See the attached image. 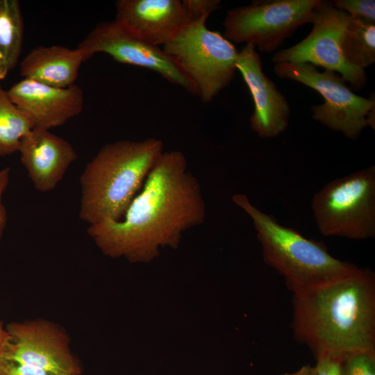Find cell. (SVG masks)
Returning a JSON list of instances; mask_svg holds the SVG:
<instances>
[{
  "instance_id": "obj_1",
  "label": "cell",
  "mask_w": 375,
  "mask_h": 375,
  "mask_svg": "<svg viewBox=\"0 0 375 375\" xmlns=\"http://www.w3.org/2000/svg\"><path fill=\"white\" fill-rule=\"evenodd\" d=\"M206 207L184 154L162 152L122 219L90 225L88 233L101 252L131 262H149L160 247H178L182 233L205 221Z\"/></svg>"
},
{
  "instance_id": "obj_2",
  "label": "cell",
  "mask_w": 375,
  "mask_h": 375,
  "mask_svg": "<svg viewBox=\"0 0 375 375\" xmlns=\"http://www.w3.org/2000/svg\"><path fill=\"white\" fill-rule=\"evenodd\" d=\"M295 338L315 357L375 351V275L358 268L348 277L293 297Z\"/></svg>"
},
{
  "instance_id": "obj_3",
  "label": "cell",
  "mask_w": 375,
  "mask_h": 375,
  "mask_svg": "<svg viewBox=\"0 0 375 375\" xmlns=\"http://www.w3.org/2000/svg\"><path fill=\"white\" fill-rule=\"evenodd\" d=\"M162 152L154 138L104 145L80 177V219L89 226L122 219Z\"/></svg>"
},
{
  "instance_id": "obj_4",
  "label": "cell",
  "mask_w": 375,
  "mask_h": 375,
  "mask_svg": "<svg viewBox=\"0 0 375 375\" xmlns=\"http://www.w3.org/2000/svg\"><path fill=\"white\" fill-rule=\"evenodd\" d=\"M232 200L251 217L264 261L283 277L294 296L313 292L358 269L354 264L334 258L321 242L280 224L253 206L244 194H235Z\"/></svg>"
},
{
  "instance_id": "obj_5",
  "label": "cell",
  "mask_w": 375,
  "mask_h": 375,
  "mask_svg": "<svg viewBox=\"0 0 375 375\" xmlns=\"http://www.w3.org/2000/svg\"><path fill=\"white\" fill-rule=\"evenodd\" d=\"M207 19H191L162 47L206 103L212 101L233 79L239 52L219 32L207 28Z\"/></svg>"
},
{
  "instance_id": "obj_6",
  "label": "cell",
  "mask_w": 375,
  "mask_h": 375,
  "mask_svg": "<svg viewBox=\"0 0 375 375\" xmlns=\"http://www.w3.org/2000/svg\"><path fill=\"white\" fill-rule=\"evenodd\" d=\"M312 210L321 233L353 240L375 236V167L333 180L313 197Z\"/></svg>"
},
{
  "instance_id": "obj_7",
  "label": "cell",
  "mask_w": 375,
  "mask_h": 375,
  "mask_svg": "<svg viewBox=\"0 0 375 375\" xmlns=\"http://www.w3.org/2000/svg\"><path fill=\"white\" fill-rule=\"evenodd\" d=\"M277 76L299 82L318 92L324 103L315 106L312 118L331 130L356 140L365 128L374 129L375 99L356 94L335 72H319L309 62L274 64Z\"/></svg>"
},
{
  "instance_id": "obj_8",
  "label": "cell",
  "mask_w": 375,
  "mask_h": 375,
  "mask_svg": "<svg viewBox=\"0 0 375 375\" xmlns=\"http://www.w3.org/2000/svg\"><path fill=\"white\" fill-rule=\"evenodd\" d=\"M321 0H259L227 10L224 36L235 43L252 44L260 51H276L303 24L311 23Z\"/></svg>"
},
{
  "instance_id": "obj_9",
  "label": "cell",
  "mask_w": 375,
  "mask_h": 375,
  "mask_svg": "<svg viewBox=\"0 0 375 375\" xmlns=\"http://www.w3.org/2000/svg\"><path fill=\"white\" fill-rule=\"evenodd\" d=\"M349 20L347 13L330 1L321 0L313 11L309 35L294 46L276 52L272 61L274 64L309 62L335 72L353 88H361L367 81L365 69L347 62L341 51V41Z\"/></svg>"
},
{
  "instance_id": "obj_10",
  "label": "cell",
  "mask_w": 375,
  "mask_h": 375,
  "mask_svg": "<svg viewBox=\"0 0 375 375\" xmlns=\"http://www.w3.org/2000/svg\"><path fill=\"white\" fill-rule=\"evenodd\" d=\"M87 60L103 53L115 61L137 66L160 74L170 83L197 96L192 83L160 47L138 38L115 19L98 23L78 44Z\"/></svg>"
},
{
  "instance_id": "obj_11",
  "label": "cell",
  "mask_w": 375,
  "mask_h": 375,
  "mask_svg": "<svg viewBox=\"0 0 375 375\" xmlns=\"http://www.w3.org/2000/svg\"><path fill=\"white\" fill-rule=\"evenodd\" d=\"M10 341L2 358L40 368L51 375H81L80 361L72 352L61 327L44 319L11 322Z\"/></svg>"
},
{
  "instance_id": "obj_12",
  "label": "cell",
  "mask_w": 375,
  "mask_h": 375,
  "mask_svg": "<svg viewBox=\"0 0 375 375\" xmlns=\"http://www.w3.org/2000/svg\"><path fill=\"white\" fill-rule=\"evenodd\" d=\"M236 68L252 96L254 110L250 117L252 130L261 138H272L288 126L290 108L274 83L263 72L259 53L252 44L238 52Z\"/></svg>"
},
{
  "instance_id": "obj_13",
  "label": "cell",
  "mask_w": 375,
  "mask_h": 375,
  "mask_svg": "<svg viewBox=\"0 0 375 375\" xmlns=\"http://www.w3.org/2000/svg\"><path fill=\"white\" fill-rule=\"evenodd\" d=\"M7 92L33 128L48 131L79 115L84 104L83 91L76 84L59 88L23 78Z\"/></svg>"
},
{
  "instance_id": "obj_14",
  "label": "cell",
  "mask_w": 375,
  "mask_h": 375,
  "mask_svg": "<svg viewBox=\"0 0 375 375\" xmlns=\"http://www.w3.org/2000/svg\"><path fill=\"white\" fill-rule=\"evenodd\" d=\"M115 21L155 46H165L191 17L181 0H118Z\"/></svg>"
},
{
  "instance_id": "obj_15",
  "label": "cell",
  "mask_w": 375,
  "mask_h": 375,
  "mask_svg": "<svg viewBox=\"0 0 375 375\" xmlns=\"http://www.w3.org/2000/svg\"><path fill=\"white\" fill-rule=\"evenodd\" d=\"M18 152L34 188L41 192L53 190L77 158L68 141L48 130L35 128L23 138Z\"/></svg>"
},
{
  "instance_id": "obj_16",
  "label": "cell",
  "mask_w": 375,
  "mask_h": 375,
  "mask_svg": "<svg viewBox=\"0 0 375 375\" xmlns=\"http://www.w3.org/2000/svg\"><path fill=\"white\" fill-rule=\"evenodd\" d=\"M87 60L78 47L61 45L33 48L20 62V74L51 87L65 88L75 84L80 67Z\"/></svg>"
},
{
  "instance_id": "obj_17",
  "label": "cell",
  "mask_w": 375,
  "mask_h": 375,
  "mask_svg": "<svg viewBox=\"0 0 375 375\" xmlns=\"http://www.w3.org/2000/svg\"><path fill=\"white\" fill-rule=\"evenodd\" d=\"M24 19L18 0H0V81L17 66L24 38Z\"/></svg>"
},
{
  "instance_id": "obj_18",
  "label": "cell",
  "mask_w": 375,
  "mask_h": 375,
  "mask_svg": "<svg viewBox=\"0 0 375 375\" xmlns=\"http://www.w3.org/2000/svg\"><path fill=\"white\" fill-rule=\"evenodd\" d=\"M344 60L351 66L365 69L375 62V24L350 20L341 41Z\"/></svg>"
},
{
  "instance_id": "obj_19",
  "label": "cell",
  "mask_w": 375,
  "mask_h": 375,
  "mask_svg": "<svg viewBox=\"0 0 375 375\" xmlns=\"http://www.w3.org/2000/svg\"><path fill=\"white\" fill-rule=\"evenodd\" d=\"M33 128L32 122L11 101L0 81V157L18 152L23 138Z\"/></svg>"
},
{
  "instance_id": "obj_20",
  "label": "cell",
  "mask_w": 375,
  "mask_h": 375,
  "mask_svg": "<svg viewBox=\"0 0 375 375\" xmlns=\"http://www.w3.org/2000/svg\"><path fill=\"white\" fill-rule=\"evenodd\" d=\"M331 3L353 19L375 24L374 0H334Z\"/></svg>"
},
{
  "instance_id": "obj_21",
  "label": "cell",
  "mask_w": 375,
  "mask_h": 375,
  "mask_svg": "<svg viewBox=\"0 0 375 375\" xmlns=\"http://www.w3.org/2000/svg\"><path fill=\"white\" fill-rule=\"evenodd\" d=\"M344 375H375V351L354 353L345 356Z\"/></svg>"
},
{
  "instance_id": "obj_22",
  "label": "cell",
  "mask_w": 375,
  "mask_h": 375,
  "mask_svg": "<svg viewBox=\"0 0 375 375\" xmlns=\"http://www.w3.org/2000/svg\"><path fill=\"white\" fill-rule=\"evenodd\" d=\"M344 358L331 353L317 356L315 366L317 375H344Z\"/></svg>"
},
{
  "instance_id": "obj_23",
  "label": "cell",
  "mask_w": 375,
  "mask_h": 375,
  "mask_svg": "<svg viewBox=\"0 0 375 375\" xmlns=\"http://www.w3.org/2000/svg\"><path fill=\"white\" fill-rule=\"evenodd\" d=\"M0 375H51L47 372L26 364L0 358Z\"/></svg>"
},
{
  "instance_id": "obj_24",
  "label": "cell",
  "mask_w": 375,
  "mask_h": 375,
  "mask_svg": "<svg viewBox=\"0 0 375 375\" xmlns=\"http://www.w3.org/2000/svg\"><path fill=\"white\" fill-rule=\"evenodd\" d=\"M191 19H199L209 15L217 10L220 4L219 0H183Z\"/></svg>"
},
{
  "instance_id": "obj_25",
  "label": "cell",
  "mask_w": 375,
  "mask_h": 375,
  "mask_svg": "<svg viewBox=\"0 0 375 375\" xmlns=\"http://www.w3.org/2000/svg\"><path fill=\"white\" fill-rule=\"evenodd\" d=\"M10 178V168L8 167L0 169V240L3 237L8 221V215L3 203V195L8 187Z\"/></svg>"
},
{
  "instance_id": "obj_26",
  "label": "cell",
  "mask_w": 375,
  "mask_h": 375,
  "mask_svg": "<svg viewBox=\"0 0 375 375\" xmlns=\"http://www.w3.org/2000/svg\"><path fill=\"white\" fill-rule=\"evenodd\" d=\"M10 334L3 326V322L0 320V358H2L5 349L10 341Z\"/></svg>"
},
{
  "instance_id": "obj_27",
  "label": "cell",
  "mask_w": 375,
  "mask_h": 375,
  "mask_svg": "<svg viewBox=\"0 0 375 375\" xmlns=\"http://www.w3.org/2000/svg\"><path fill=\"white\" fill-rule=\"evenodd\" d=\"M284 375H317L315 366L306 365L293 373H286Z\"/></svg>"
}]
</instances>
